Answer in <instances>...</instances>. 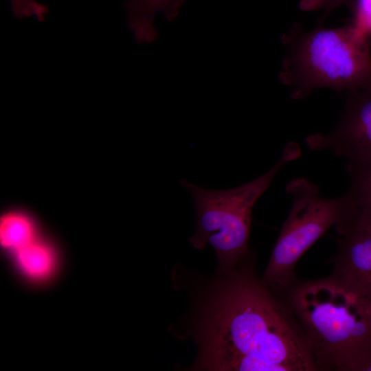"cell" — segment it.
Here are the masks:
<instances>
[{"label":"cell","instance_id":"cell-5","mask_svg":"<svg viewBox=\"0 0 371 371\" xmlns=\"http://www.w3.org/2000/svg\"><path fill=\"white\" fill-rule=\"evenodd\" d=\"M286 191L291 195L293 204L261 280L275 294H286L295 284L299 259L335 225L345 201L344 194L322 196L318 186L304 177L289 181Z\"/></svg>","mask_w":371,"mask_h":371},{"label":"cell","instance_id":"cell-14","mask_svg":"<svg viewBox=\"0 0 371 371\" xmlns=\"http://www.w3.org/2000/svg\"><path fill=\"white\" fill-rule=\"evenodd\" d=\"M353 0H301L300 8L302 10L311 11L324 10L328 14L338 6L346 4L351 5Z\"/></svg>","mask_w":371,"mask_h":371},{"label":"cell","instance_id":"cell-6","mask_svg":"<svg viewBox=\"0 0 371 371\" xmlns=\"http://www.w3.org/2000/svg\"><path fill=\"white\" fill-rule=\"evenodd\" d=\"M334 227L338 250L333 258V278L371 298V213L345 193Z\"/></svg>","mask_w":371,"mask_h":371},{"label":"cell","instance_id":"cell-12","mask_svg":"<svg viewBox=\"0 0 371 371\" xmlns=\"http://www.w3.org/2000/svg\"><path fill=\"white\" fill-rule=\"evenodd\" d=\"M352 19L350 25L363 35L371 38V0H353Z\"/></svg>","mask_w":371,"mask_h":371},{"label":"cell","instance_id":"cell-8","mask_svg":"<svg viewBox=\"0 0 371 371\" xmlns=\"http://www.w3.org/2000/svg\"><path fill=\"white\" fill-rule=\"evenodd\" d=\"M183 0H126L128 25L139 43H151L157 38L153 21L161 12L168 20L179 14Z\"/></svg>","mask_w":371,"mask_h":371},{"label":"cell","instance_id":"cell-7","mask_svg":"<svg viewBox=\"0 0 371 371\" xmlns=\"http://www.w3.org/2000/svg\"><path fill=\"white\" fill-rule=\"evenodd\" d=\"M306 143L312 150H329L347 161L371 162V84L347 91L335 128L328 134L310 135Z\"/></svg>","mask_w":371,"mask_h":371},{"label":"cell","instance_id":"cell-13","mask_svg":"<svg viewBox=\"0 0 371 371\" xmlns=\"http://www.w3.org/2000/svg\"><path fill=\"white\" fill-rule=\"evenodd\" d=\"M15 17L23 19L34 16L42 21L48 13V7L36 0H10Z\"/></svg>","mask_w":371,"mask_h":371},{"label":"cell","instance_id":"cell-9","mask_svg":"<svg viewBox=\"0 0 371 371\" xmlns=\"http://www.w3.org/2000/svg\"><path fill=\"white\" fill-rule=\"evenodd\" d=\"M12 253L21 271L32 279L45 278L54 269L56 255L52 247L38 238Z\"/></svg>","mask_w":371,"mask_h":371},{"label":"cell","instance_id":"cell-2","mask_svg":"<svg viewBox=\"0 0 371 371\" xmlns=\"http://www.w3.org/2000/svg\"><path fill=\"white\" fill-rule=\"evenodd\" d=\"M286 294L317 370L361 371L371 356V298L331 276L295 282Z\"/></svg>","mask_w":371,"mask_h":371},{"label":"cell","instance_id":"cell-16","mask_svg":"<svg viewBox=\"0 0 371 371\" xmlns=\"http://www.w3.org/2000/svg\"><path fill=\"white\" fill-rule=\"evenodd\" d=\"M368 45H369V47H370V53H371V38L368 39Z\"/></svg>","mask_w":371,"mask_h":371},{"label":"cell","instance_id":"cell-11","mask_svg":"<svg viewBox=\"0 0 371 371\" xmlns=\"http://www.w3.org/2000/svg\"><path fill=\"white\" fill-rule=\"evenodd\" d=\"M346 168L350 181L347 192L371 213V162L347 161Z\"/></svg>","mask_w":371,"mask_h":371},{"label":"cell","instance_id":"cell-1","mask_svg":"<svg viewBox=\"0 0 371 371\" xmlns=\"http://www.w3.org/2000/svg\"><path fill=\"white\" fill-rule=\"evenodd\" d=\"M252 276H238L212 300L199 330L196 368L316 371L304 333L286 302Z\"/></svg>","mask_w":371,"mask_h":371},{"label":"cell","instance_id":"cell-15","mask_svg":"<svg viewBox=\"0 0 371 371\" xmlns=\"http://www.w3.org/2000/svg\"><path fill=\"white\" fill-rule=\"evenodd\" d=\"M361 371H371V356L363 365Z\"/></svg>","mask_w":371,"mask_h":371},{"label":"cell","instance_id":"cell-4","mask_svg":"<svg viewBox=\"0 0 371 371\" xmlns=\"http://www.w3.org/2000/svg\"><path fill=\"white\" fill-rule=\"evenodd\" d=\"M301 150L297 144L289 143L278 161L259 177L243 185L226 190H208L181 181V186L192 195L196 216L192 245L203 249L212 246L221 269L234 267L248 249L251 219L257 200L269 187L286 163L297 159Z\"/></svg>","mask_w":371,"mask_h":371},{"label":"cell","instance_id":"cell-3","mask_svg":"<svg viewBox=\"0 0 371 371\" xmlns=\"http://www.w3.org/2000/svg\"><path fill=\"white\" fill-rule=\"evenodd\" d=\"M286 54L279 78L291 98L307 97L326 87L353 91L371 84V53L367 38L350 24L305 31L295 25L282 38Z\"/></svg>","mask_w":371,"mask_h":371},{"label":"cell","instance_id":"cell-10","mask_svg":"<svg viewBox=\"0 0 371 371\" xmlns=\"http://www.w3.org/2000/svg\"><path fill=\"white\" fill-rule=\"evenodd\" d=\"M36 238L35 223L25 212L13 210L1 217L0 242L4 249L14 252Z\"/></svg>","mask_w":371,"mask_h":371}]
</instances>
